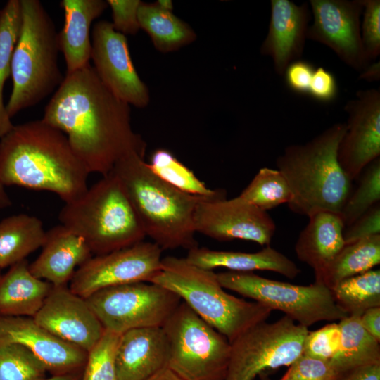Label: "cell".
I'll return each instance as SVG.
<instances>
[{
	"mask_svg": "<svg viewBox=\"0 0 380 380\" xmlns=\"http://www.w3.org/2000/svg\"><path fill=\"white\" fill-rule=\"evenodd\" d=\"M186 258L194 265L210 270L222 267L234 272L271 271L289 279H294L300 273L294 262L270 246L253 253L215 251L197 246L189 250Z\"/></svg>",
	"mask_w": 380,
	"mask_h": 380,
	"instance_id": "23",
	"label": "cell"
},
{
	"mask_svg": "<svg viewBox=\"0 0 380 380\" xmlns=\"http://www.w3.org/2000/svg\"><path fill=\"white\" fill-rule=\"evenodd\" d=\"M359 78L367 82H376L380 79L379 61L371 63L362 72Z\"/></svg>",
	"mask_w": 380,
	"mask_h": 380,
	"instance_id": "46",
	"label": "cell"
},
{
	"mask_svg": "<svg viewBox=\"0 0 380 380\" xmlns=\"http://www.w3.org/2000/svg\"><path fill=\"white\" fill-rule=\"evenodd\" d=\"M26 259L0 276V315L33 317L53 285L34 276Z\"/></svg>",
	"mask_w": 380,
	"mask_h": 380,
	"instance_id": "25",
	"label": "cell"
},
{
	"mask_svg": "<svg viewBox=\"0 0 380 380\" xmlns=\"http://www.w3.org/2000/svg\"><path fill=\"white\" fill-rule=\"evenodd\" d=\"M222 286L243 297L279 310L297 324L308 328L322 322L339 321L348 315L335 303L330 289L314 281L304 286L270 279L253 272L216 273Z\"/></svg>",
	"mask_w": 380,
	"mask_h": 380,
	"instance_id": "9",
	"label": "cell"
},
{
	"mask_svg": "<svg viewBox=\"0 0 380 380\" xmlns=\"http://www.w3.org/2000/svg\"><path fill=\"white\" fill-rule=\"evenodd\" d=\"M308 218L295 244V252L297 258L317 274L327 266L345 246V225L338 213L320 211Z\"/></svg>",
	"mask_w": 380,
	"mask_h": 380,
	"instance_id": "24",
	"label": "cell"
},
{
	"mask_svg": "<svg viewBox=\"0 0 380 380\" xmlns=\"http://www.w3.org/2000/svg\"><path fill=\"white\" fill-rule=\"evenodd\" d=\"M360 321L365 329L380 342V307L365 310L360 316Z\"/></svg>",
	"mask_w": 380,
	"mask_h": 380,
	"instance_id": "44",
	"label": "cell"
},
{
	"mask_svg": "<svg viewBox=\"0 0 380 380\" xmlns=\"http://www.w3.org/2000/svg\"><path fill=\"white\" fill-rule=\"evenodd\" d=\"M82 374V372L63 375H52L51 377H44L38 380H80Z\"/></svg>",
	"mask_w": 380,
	"mask_h": 380,
	"instance_id": "48",
	"label": "cell"
},
{
	"mask_svg": "<svg viewBox=\"0 0 380 380\" xmlns=\"http://www.w3.org/2000/svg\"><path fill=\"white\" fill-rule=\"evenodd\" d=\"M42 120L66 134L89 174L105 176L129 153L145 154L146 143L131 126L129 105L106 87L89 63L66 73Z\"/></svg>",
	"mask_w": 380,
	"mask_h": 380,
	"instance_id": "1",
	"label": "cell"
},
{
	"mask_svg": "<svg viewBox=\"0 0 380 380\" xmlns=\"http://www.w3.org/2000/svg\"><path fill=\"white\" fill-rule=\"evenodd\" d=\"M120 334L105 330L96 345L87 352L80 380H118L115 353Z\"/></svg>",
	"mask_w": 380,
	"mask_h": 380,
	"instance_id": "36",
	"label": "cell"
},
{
	"mask_svg": "<svg viewBox=\"0 0 380 380\" xmlns=\"http://www.w3.org/2000/svg\"><path fill=\"white\" fill-rule=\"evenodd\" d=\"M346 123L336 122L304 144L287 146L276 160L293 194L288 204L308 217L320 211L340 213L352 189V181L337 158Z\"/></svg>",
	"mask_w": 380,
	"mask_h": 380,
	"instance_id": "4",
	"label": "cell"
},
{
	"mask_svg": "<svg viewBox=\"0 0 380 380\" xmlns=\"http://www.w3.org/2000/svg\"><path fill=\"white\" fill-rule=\"evenodd\" d=\"M150 282L175 293L198 316L231 343L272 313L267 306L225 291L213 270L192 264L186 258H163L160 270Z\"/></svg>",
	"mask_w": 380,
	"mask_h": 380,
	"instance_id": "5",
	"label": "cell"
},
{
	"mask_svg": "<svg viewBox=\"0 0 380 380\" xmlns=\"http://www.w3.org/2000/svg\"><path fill=\"white\" fill-rule=\"evenodd\" d=\"M169 345L163 327L128 330L120 334L115 353L118 380H147L167 367Z\"/></svg>",
	"mask_w": 380,
	"mask_h": 380,
	"instance_id": "20",
	"label": "cell"
},
{
	"mask_svg": "<svg viewBox=\"0 0 380 380\" xmlns=\"http://www.w3.org/2000/svg\"><path fill=\"white\" fill-rule=\"evenodd\" d=\"M46 372L25 347L14 343H0V380H38L44 378Z\"/></svg>",
	"mask_w": 380,
	"mask_h": 380,
	"instance_id": "35",
	"label": "cell"
},
{
	"mask_svg": "<svg viewBox=\"0 0 380 380\" xmlns=\"http://www.w3.org/2000/svg\"><path fill=\"white\" fill-rule=\"evenodd\" d=\"M341 344L338 323L331 322L312 331H308L303 345V354L331 361L337 354Z\"/></svg>",
	"mask_w": 380,
	"mask_h": 380,
	"instance_id": "37",
	"label": "cell"
},
{
	"mask_svg": "<svg viewBox=\"0 0 380 380\" xmlns=\"http://www.w3.org/2000/svg\"><path fill=\"white\" fill-rule=\"evenodd\" d=\"M163 250L142 241L110 253L91 257L75 272L70 289L87 298L101 289L136 282H150L160 270Z\"/></svg>",
	"mask_w": 380,
	"mask_h": 380,
	"instance_id": "12",
	"label": "cell"
},
{
	"mask_svg": "<svg viewBox=\"0 0 380 380\" xmlns=\"http://www.w3.org/2000/svg\"><path fill=\"white\" fill-rule=\"evenodd\" d=\"M259 376H260V380H271L265 374H262Z\"/></svg>",
	"mask_w": 380,
	"mask_h": 380,
	"instance_id": "51",
	"label": "cell"
},
{
	"mask_svg": "<svg viewBox=\"0 0 380 380\" xmlns=\"http://www.w3.org/2000/svg\"><path fill=\"white\" fill-rule=\"evenodd\" d=\"M343 375L330 362L302 354L279 380H341Z\"/></svg>",
	"mask_w": 380,
	"mask_h": 380,
	"instance_id": "38",
	"label": "cell"
},
{
	"mask_svg": "<svg viewBox=\"0 0 380 380\" xmlns=\"http://www.w3.org/2000/svg\"><path fill=\"white\" fill-rule=\"evenodd\" d=\"M144 155L129 153L111 172L121 183L146 236L163 251L197 247L194 216L198 203L207 197L184 192L160 179L144 161Z\"/></svg>",
	"mask_w": 380,
	"mask_h": 380,
	"instance_id": "3",
	"label": "cell"
},
{
	"mask_svg": "<svg viewBox=\"0 0 380 380\" xmlns=\"http://www.w3.org/2000/svg\"><path fill=\"white\" fill-rule=\"evenodd\" d=\"M89 173L66 135L42 119L14 125L0 139V182L56 194L72 202L88 189Z\"/></svg>",
	"mask_w": 380,
	"mask_h": 380,
	"instance_id": "2",
	"label": "cell"
},
{
	"mask_svg": "<svg viewBox=\"0 0 380 380\" xmlns=\"http://www.w3.org/2000/svg\"><path fill=\"white\" fill-rule=\"evenodd\" d=\"M361 39L365 51L370 62L380 54V1L363 0Z\"/></svg>",
	"mask_w": 380,
	"mask_h": 380,
	"instance_id": "39",
	"label": "cell"
},
{
	"mask_svg": "<svg viewBox=\"0 0 380 380\" xmlns=\"http://www.w3.org/2000/svg\"><path fill=\"white\" fill-rule=\"evenodd\" d=\"M21 25L11 61L13 87L6 110L11 118L38 104L61 85L58 32L39 0H20Z\"/></svg>",
	"mask_w": 380,
	"mask_h": 380,
	"instance_id": "6",
	"label": "cell"
},
{
	"mask_svg": "<svg viewBox=\"0 0 380 380\" xmlns=\"http://www.w3.org/2000/svg\"><path fill=\"white\" fill-rule=\"evenodd\" d=\"M358 315H348L338 321L341 344L330 363L341 374L380 362V342L362 326Z\"/></svg>",
	"mask_w": 380,
	"mask_h": 380,
	"instance_id": "27",
	"label": "cell"
},
{
	"mask_svg": "<svg viewBox=\"0 0 380 380\" xmlns=\"http://www.w3.org/2000/svg\"><path fill=\"white\" fill-rule=\"evenodd\" d=\"M329 289L341 310L348 315H361L367 309L380 307V270L346 278Z\"/></svg>",
	"mask_w": 380,
	"mask_h": 380,
	"instance_id": "30",
	"label": "cell"
},
{
	"mask_svg": "<svg viewBox=\"0 0 380 380\" xmlns=\"http://www.w3.org/2000/svg\"><path fill=\"white\" fill-rule=\"evenodd\" d=\"M91 59L99 79L116 97L138 108L148 105L149 91L134 66L127 38L111 22L95 23Z\"/></svg>",
	"mask_w": 380,
	"mask_h": 380,
	"instance_id": "15",
	"label": "cell"
},
{
	"mask_svg": "<svg viewBox=\"0 0 380 380\" xmlns=\"http://www.w3.org/2000/svg\"><path fill=\"white\" fill-rule=\"evenodd\" d=\"M58 338L89 352L105 332L86 298L66 286H53L32 317Z\"/></svg>",
	"mask_w": 380,
	"mask_h": 380,
	"instance_id": "17",
	"label": "cell"
},
{
	"mask_svg": "<svg viewBox=\"0 0 380 380\" xmlns=\"http://www.w3.org/2000/svg\"><path fill=\"white\" fill-rule=\"evenodd\" d=\"M156 4L162 9L172 12L173 4L170 0H158Z\"/></svg>",
	"mask_w": 380,
	"mask_h": 380,
	"instance_id": "50",
	"label": "cell"
},
{
	"mask_svg": "<svg viewBox=\"0 0 380 380\" xmlns=\"http://www.w3.org/2000/svg\"><path fill=\"white\" fill-rule=\"evenodd\" d=\"M341 380H380V362L355 369L345 374Z\"/></svg>",
	"mask_w": 380,
	"mask_h": 380,
	"instance_id": "45",
	"label": "cell"
},
{
	"mask_svg": "<svg viewBox=\"0 0 380 380\" xmlns=\"http://www.w3.org/2000/svg\"><path fill=\"white\" fill-rule=\"evenodd\" d=\"M194 225L201 233L220 241L240 239L270 246L276 224L264 210L237 197L227 199V194L207 197L195 210Z\"/></svg>",
	"mask_w": 380,
	"mask_h": 380,
	"instance_id": "13",
	"label": "cell"
},
{
	"mask_svg": "<svg viewBox=\"0 0 380 380\" xmlns=\"http://www.w3.org/2000/svg\"><path fill=\"white\" fill-rule=\"evenodd\" d=\"M105 330L163 327L182 302L174 292L152 282H136L98 291L86 298Z\"/></svg>",
	"mask_w": 380,
	"mask_h": 380,
	"instance_id": "11",
	"label": "cell"
},
{
	"mask_svg": "<svg viewBox=\"0 0 380 380\" xmlns=\"http://www.w3.org/2000/svg\"><path fill=\"white\" fill-rule=\"evenodd\" d=\"M239 196L266 212L281 204H289L293 198L283 174L266 167L259 170Z\"/></svg>",
	"mask_w": 380,
	"mask_h": 380,
	"instance_id": "33",
	"label": "cell"
},
{
	"mask_svg": "<svg viewBox=\"0 0 380 380\" xmlns=\"http://www.w3.org/2000/svg\"><path fill=\"white\" fill-rule=\"evenodd\" d=\"M27 348L52 375L81 373L87 352L48 331L29 317L0 315V343Z\"/></svg>",
	"mask_w": 380,
	"mask_h": 380,
	"instance_id": "18",
	"label": "cell"
},
{
	"mask_svg": "<svg viewBox=\"0 0 380 380\" xmlns=\"http://www.w3.org/2000/svg\"><path fill=\"white\" fill-rule=\"evenodd\" d=\"M46 231L37 217L19 214L0 222V269L11 267L42 247Z\"/></svg>",
	"mask_w": 380,
	"mask_h": 380,
	"instance_id": "26",
	"label": "cell"
},
{
	"mask_svg": "<svg viewBox=\"0 0 380 380\" xmlns=\"http://www.w3.org/2000/svg\"><path fill=\"white\" fill-rule=\"evenodd\" d=\"M346 129L337 151L348 177L356 180L363 169L380 157V90H359L346 103Z\"/></svg>",
	"mask_w": 380,
	"mask_h": 380,
	"instance_id": "16",
	"label": "cell"
},
{
	"mask_svg": "<svg viewBox=\"0 0 380 380\" xmlns=\"http://www.w3.org/2000/svg\"><path fill=\"white\" fill-rule=\"evenodd\" d=\"M312 23L307 39L331 49L346 65L362 72L371 63L361 39L363 0H310Z\"/></svg>",
	"mask_w": 380,
	"mask_h": 380,
	"instance_id": "14",
	"label": "cell"
},
{
	"mask_svg": "<svg viewBox=\"0 0 380 380\" xmlns=\"http://www.w3.org/2000/svg\"><path fill=\"white\" fill-rule=\"evenodd\" d=\"M11 205V198L5 191L4 186L0 182V209L9 207Z\"/></svg>",
	"mask_w": 380,
	"mask_h": 380,
	"instance_id": "49",
	"label": "cell"
},
{
	"mask_svg": "<svg viewBox=\"0 0 380 380\" xmlns=\"http://www.w3.org/2000/svg\"><path fill=\"white\" fill-rule=\"evenodd\" d=\"M380 263V234L345 244L315 281L331 289L338 282L372 270Z\"/></svg>",
	"mask_w": 380,
	"mask_h": 380,
	"instance_id": "28",
	"label": "cell"
},
{
	"mask_svg": "<svg viewBox=\"0 0 380 380\" xmlns=\"http://www.w3.org/2000/svg\"><path fill=\"white\" fill-rule=\"evenodd\" d=\"M150 170L160 179L184 192L212 197L226 194L224 189H211L168 150L156 149L151 155Z\"/></svg>",
	"mask_w": 380,
	"mask_h": 380,
	"instance_id": "32",
	"label": "cell"
},
{
	"mask_svg": "<svg viewBox=\"0 0 380 380\" xmlns=\"http://www.w3.org/2000/svg\"><path fill=\"white\" fill-rule=\"evenodd\" d=\"M308 331L286 315L252 327L231 343L224 380H254L266 371L289 367L303 354Z\"/></svg>",
	"mask_w": 380,
	"mask_h": 380,
	"instance_id": "10",
	"label": "cell"
},
{
	"mask_svg": "<svg viewBox=\"0 0 380 380\" xmlns=\"http://www.w3.org/2000/svg\"><path fill=\"white\" fill-rule=\"evenodd\" d=\"M338 94V86L335 76L323 67L315 68L308 95L324 103L333 102Z\"/></svg>",
	"mask_w": 380,
	"mask_h": 380,
	"instance_id": "42",
	"label": "cell"
},
{
	"mask_svg": "<svg viewBox=\"0 0 380 380\" xmlns=\"http://www.w3.org/2000/svg\"><path fill=\"white\" fill-rule=\"evenodd\" d=\"M147 380H184L175 372L165 367L151 376Z\"/></svg>",
	"mask_w": 380,
	"mask_h": 380,
	"instance_id": "47",
	"label": "cell"
},
{
	"mask_svg": "<svg viewBox=\"0 0 380 380\" xmlns=\"http://www.w3.org/2000/svg\"><path fill=\"white\" fill-rule=\"evenodd\" d=\"M315 68L305 60L299 59L290 63L284 75L289 89L299 94H308Z\"/></svg>",
	"mask_w": 380,
	"mask_h": 380,
	"instance_id": "43",
	"label": "cell"
},
{
	"mask_svg": "<svg viewBox=\"0 0 380 380\" xmlns=\"http://www.w3.org/2000/svg\"><path fill=\"white\" fill-rule=\"evenodd\" d=\"M167 367L184 380H224L231 343L182 301L163 327Z\"/></svg>",
	"mask_w": 380,
	"mask_h": 380,
	"instance_id": "8",
	"label": "cell"
},
{
	"mask_svg": "<svg viewBox=\"0 0 380 380\" xmlns=\"http://www.w3.org/2000/svg\"><path fill=\"white\" fill-rule=\"evenodd\" d=\"M1 11V10H0Z\"/></svg>",
	"mask_w": 380,
	"mask_h": 380,
	"instance_id": "52",
	"label": "cell"
},
{
	"mask_svg": "<svg viewBox=\"0 0 380 380\" xmlns=\"http://www.w3.org/2000/svg\"><path fill=\"white\" fill-rule=\"evenodd\" d=\"M20 25V0H9L0 11V139L14 126L4 103V87L11 74L12 56Z\"/></svg>",
	"mask_w": 380,
	"mask_h": 380,
	"instance_id": "31",
	"label": "cell"
},
{
	"mask_svg": "<svg viewBox=\"0 0 380 380\" xmlns=\"http://www.w3.org/2000/svg\"><path fill=\"white\" fill-rule=\"evenodd\" d=\"M112 10L114 29L124 35L135 34L140 26L138 21L139 0H108Z\"/></svg>",
	"mask_w": 380,
	"mask_h": 380,
	"instance_id": "40",
	"label": "cell"
},
{
	"mask_svg": "<svg viewBox=\"0 0 380 380\" xmlns=\"http://www.w3.org/2000/svg\"><path fill=\"white\" fill-rule=\"evenodd\" d=\"M58 220L80 236L96 255L130 246L146 237L129 198L112 172L80 198L65 203Z\"/></svg>",
	"mask_w": 380,
	"mask_h": 380,
	"instance_id": "7",
	"label": "cell"
},
{
	"mask_svg": "<svg viewBox=\"0 0 380 380\" xmlns=\"http://www.w3.org/2000/svg\"><path fill=\"white\" fill-rule=\"evenodd\" d=\"M91 255L85 241L61 224L46 231L42 251L29 267L34 276L53 286H65L76 267L89 260Z\"/></svg>",
	"mask_w": 380,
	"mask_h": 380,
	"instance_id": "21",
	"label": "cell"
},
{
	"mask_svg": "<svg viewBox=\"0 0 380 380\" xmlns=\"http://www.w3.org/2000/svg\"><path fill=\"white\" fill-rule=\"evenodd\" d=\"M380 234V204L374 205L351 224L345 227L343 239L349 244L360 239Z\"/></svg>",
	"mask_w": 380,
	"mask_h": 380,
	"instance_id": "41",
	"label": "cell"
},
{
	"mask_svg": "<svg viewBox=\"0 0 380 380\" xmlns=\"http://www.w3.org/2000/svg\"><path fill=\"white\" fill-rule=\"evenodd\" d=\"M311 18L309 4L271 0L268 32L260 53L272 58L275 72L283 76L290 63L301 59Z\"/></svg>",
	"mask_w": 380,
	"mask_h": 380,
	"instance_id": "19",
	"label": "cell"
},
{
	"mask_svg": "<svg viewBox=\"0 0 380 380\" xmlns=\"http://www.w3.org/2000/svg\"><path fill=\"white\" fill-rule=\"evenodd\" d=\"M340 213L345 227L380 201V158L368 164L357 177ZM356 179V180H357Z\"/></svg>",
	"mask_w": 380,
	"mask_h": 380,
	"instance_id": "34",
	"label": "cell"
},
{
	"mask_svg": "<svg viewBox=\"0 0 380 380\" xmlns=\"http://www.w3.org/2000/svg\"><path fill=\"white\" fill-rule=\"evenodd\" d=\"M60 6L64 11L65 20L58 32L59 49L64 56L67 73H70L89 63L90 27L108 5L103 0H63Z\"/></svg>",
	"mask_w": 380,
	"mask_h": 380,
	"instance_id": "22",
	"label": "cell"
},
{
	"mask_svg": "<svg viewBox=\"0 0 380 380\" xmlns=\"http://www.w3.org/2000/svg\"><path fill=\"white\" fill-rule=\"evenodd\" d=\"M137 17L140 28L148 33L160 52L176 51L196 39V33L186 23L156 3L141 2Z\"/></svg>",
	"mask_w": 380,
	"mask_h": 380,
	"instance_id": "29",
	"label": "cell"
}]
</instances>
